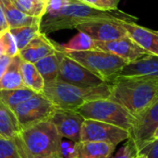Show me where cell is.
Returning <instances> with one entry per match:
<instances>
[{
  "label": "cell",
  "instance_id": "6",
  "mask_svg": "<svg viewBox=\"0 0 158 158\" xmlns=\"http://www.w3.org/2000/svg\"><path fill=\"white\" fill-rule=\"evenodd\" d=\"M76 111L84 119L108 123L128 131L134 121V117L126 108L109 98L89 101Z\"/></svg>",
  "mask_w": 158,
  "mask_h": 158
},
{
  "label": "cell",
  "instance_id": "3",
  "mask_svg": "<svg viewBox=\"0 0 158 158\" xmlns=\"http://www.w3.org/2000/svg\"><path fill=\"white\" fill-rule=\"evenodd\" d=\"M18 138L27 158L62 156V137L50 119L22 129Z\"/></svg>",
  "mask_w": 158,
  "mask_h": 158
},
{
  "label": "cell",
  "instance_id": "25",
  "mask_svg": "<svg viewBox=\"0 0 158 158\" xmlns=\"http://www.w3.org/2000/svg\"><path fill=\"white\" fill-rule=\"evenodd\" d=\"M9 31L16 40L19 52L22 50L34 37H36L41 32L40 25L22 26L9 29Z\"/></svg>",
  "mask_w": 158,
  "mask_h": 158
},
{
  "label": "cell",
  "instance_id": "17",
  "mask_svg": "<svg viewBox=\"0 0 158 158\" xmlns=\"http://www.w3.org/2000/svg\"><path fill=\"white\" fill-rule=\"evenodd\" d=\"M0 5L5 13L9 29L22 26L41 25V18L25 14L16 6L14 0H0Z\"/></svg>",
  "mask_w": 158,
  "mask_h": 158
},
{
  "label": "cell",
  "instance_id": "35",
  "mask_svg": "<svg viewBox=\"0 0 158 158\" xmlns=\"http://www.w3.org/2000/svg\"><path fill=\"white\" fill-rule=\"evenodd\" d=\"M156 140H158V128L156 129V131H155L154 135H153V139H152V141H156Z\"/></svg>",
  "mask_w": 158,
  "mask_h": 158
},
{
  "label": "cell",
  "instance_id": "30",
  "mask_svg": "<svg viewBox=\"0 0 158 158\" xmlns=\"http://www.w3.org/2000/svg\"><path fill=\"white\" fill-rule=\"evenodd\" d=\"M136 155L137 152L134 145L132 144V143L127 140V143L118 150L114 158H134Z\"/></svg>",
  "mask_w": 158,
  "mask_h": 158
},
{
  "label": "cell",
  "instance_id": "15",
  "mask_svg": "<svg viewBox=\"0 0 158 158\" xmlns=\"http://www.w3.org/2000/svg\"><path fill=\"white\" fill-rule=\"evenodd\" d=\"M59 48V44L50 40L46 34L40 32L19 52V56L23 61L35 64L42 58L56 53Z\"/></svg>",
  "mask_w": 158,
  "mask_h": 158
},
{
  "label": "cell",
  "instance_id": "14",
  "mask_svg": "<svg viewBox=\"0 0 158 158\" xmlns=\"http://www.w3.org/2000/svg\"><path fill=\"white\" fill-rule=\"evenodd\" d=\"M118 77L139 78L158 82V56L147 55L140 59L129 62Z\"/></svg>",
  "mask_w": 158,
  "mask_h": 158
},
{
  "label": "cell",
  "instance_id": "2",
  "mask_svg": "<svg viewBox=\"0 0 158 158\" xmlns=\"http://www.w3.org/2000/svg\"><path fill=\"white\" fill-rule=\"evenodd\" d=\"M109 99L126 108L134 118L158 100V82L130 77H118L110 83Z\"/></svg>",
  "mask_w": 158,
  "mask_h": 158
},
{
  "label": "cell",
  "instance_id": "19",
  "mask_svg": "<svg viewBox=\"0 0 158 158\" xmlns=\"http://www.w3.org/2000/svg\"><path fill=\"white\" fill-rule=\"evenodd\" d=\"M22 59L19 55L13 56L11 61L5 71L3 77L0 79V91L1 90H16L26 88L22 80L20 65Z\"/></svg>",
  "mask_w": 158,
  "mask_h": 158
},
{
  "label": "cell",
  "instance_id": "38",
  "mask_svg": "<svg viewBox=\"0 0 158 158\" xmlns=\"http://www.w3.org/2000/svg\"><path fill=\"white\" fill-rule=\"evenodd\" d=\"M38 1H42V2H45V3H46L47 0H38Z\"/></svg>",
  "mask_w": 158,
  "mask_h": 158
},
{
  "label": "cell",
  "instance_id": "28",
  "mask_svg": "<svg viewBox=\"0 0 158 158\" xmlns=\"http://www.w3.org/2000/svg\"><path fill=\"white\" fill-rule=\"evenodd\" d=\"M1 55L10 57L19 55V49L16 40L11 34L9 29L0 33V56Z\"/></svg>",
  "mask_w": 158,
  "mask_h": 158
},
{
  "label": "cell",
  "instance_id": "22",
  "mask_svg": "<svg viewBox=\"0 0 158 158\" xmlns=\"http://www.w3.org/2000/svg\"><path fill=\"white\" fill-rule=\"evenodd\" d=\"M20 70L25 87L32 90L37 94H43L45 82L35 65L33 63L22 60Z\"/></svg>",
  "mask_w": 158,
  "mask_h": 158
},
{
  "label": "cell",
  "instance_id": "24",
  "mask_svg": "<svg viewBox=\"0 0 158 158\" xmlns=\"http://www.w3.org/2000/svg\"><path fill=\"white\" fill-rule=\"evenodd\" d=\"M61 49L64 52H81V51H89L94 50L95 41H94L89 35L84 32L79 31L69 42L66 44L61 45Z\"/></svg>",
  "mask_w": 158,
  "mask_h": 158
},
{
  "label": "cell",
  "instance_id": "18",
  "mask_svg": "<svg viewBox=\"0 0 158 158\" xmlns=\"http://www.w3.org/2000/svg\"><path fill=\"white\" fill-rule=\"evenodd\" d=\"M77 158H112L116 145L99 142H80L76 143Z\"/></svg>",
  "mask_w": 158,
  "mask_h": 158
},
{
  "label": "cell",
  "instance_id": "21",
  "mask_svg": "<svg viewBox=\"0 0 158 158\" xmlns=\"http://www.w3.org/2000/svg\"><path fill=\"white\" fill-rule=\"evenodd\" d=\"M62 53L63 51L60 45V48L56 53L42 58L41 60H39L34 64L38 71L42 75L45 83L57 81L59 64H60Z\"/></svg>",
  "mask_w": 158,
  "mask_h": 158
},
{
  "label": "cell",
  "instance_id": "8",
  "mask_svg": "<svg viewBox=\"0 0 158 158\" xmlns=\"http://www.w3.org/2000/svg\"><path fill=\"white\" fill-rule=\"evenodd\" d=\"M158 128V100L138 115L129 130L128 140L132 143L137 154L147 143L152 142Z\"/></svg>",
  "mask_w": 158,
  "mask_h": 158
},
{
  "label": "cell",
  "instance_id": "37",
  "mask_svg": "<svg viewBox=\"0 0 158 158\" xmlns=\"http://www.w3.org/2000/svg\"><path fill=\"white\" fill-rule=\"evenodd\" d=\"M48 158H64V157L61 156H55V157H48Z\"/></svg>",
  "mask_w": 158,
  "mask_h": 158
},
{
  "label": "cell",
  "instance_id": "29",
  "mask_svg": "<svg viewBox=\"0 0 158 158\" xmlns=\"http://www.w3.org/2000/svg\"><path fill=\"white\" fill-rule=\"evenodd\" d=\"M79 1L96 9H100L104 11H112L118 9V6L120 0H79Z\"/></svg>",
  "mask_w": 158,
  "mask_h": 158
},
{
  "label": "cell",
  "instance_id": "33",
  "mask_svg": "<svg viewBox=\"0 0 158 158\" xmlns=\"http://www.w3.org/2000/svg\"><path fill=\"white\" fill-rule=\"evenodd\" d=\"M11 58L12 57L7 56H4V55L0 56V79L3 77L5 71L6 70V69L11 61Z\"/></svg>",
  "mask_w": 158,
  "mask_h": 158
},
{
  "label": "cell",
  "instance_id": "23",
  "mask_svg": "<svg viewBox=\"0 0 158 158\" xmlns=\"http://www.w3.org/2000/svg\"><path fill=\"white\" fill-rule=\"evenodd\" d=\"M35 94L37 93L33 92L29 88L16 89V90H1L0 100L13 110L16 106L27 101Z\"/></svg>",
  "mask_w": 158,
  "mask_h": 158
},
{
  "label": "cell",
  "instance_id": "36",
  "mask_svg": "<svg viewBox=\"0 0 158 158\" xmlns=\"http://www.w3.org/2000/svg\"><path fill=\"white\" fill-rule=\"evenodd\" d=\"M134 158H147V157H146V156H144V155H143V154H137Z\"/></svg>",
  "mask_w": 158,
  "mask_h": 158
},
{
  "label": "cell",
  "instance_id": "12",
  "mask_svg": "<svg viewBox=\"0 0 158 158\" xmlns=\"http://www.w3.org/2000/svg\"><path fill=\"white\" fill-rule=\"evenodd\" d=\"M50 120L61 137H65L75 143L81 142V131L84 118L77 111L56 107Z\"/></svg>",
  "mask_w": 158,
  "mask_h": 158
},
{
  "label": "cell",
  "instance_id": "7",
  "mask_svg": "<svg viewBox=\"0 0 158 158\" xmlns=\"http://www.w3.org/2000/svg\"><path fill=\"white\" fill-rule=\"evenodd\" d=\"M56 106L43 94H35L27 101L13 109L20 129H25L38 122L49 120Z\"/></svg>",
  "mask_w": 158,
  "mask_h": 158
},
{
  "label": "cell",
  "instance_id": "16",
  "mask_svg": "<svg viewBox=\"0 0 158 158\" xmlns=\"http://www.w3.org/2000/svg\"><path fill=\"white\" fill-rule=\"evenodd\" d=\"M128 35L148 54L158 56V31H154L135 22H123Z\"/></svg>",
  "mask_w": 158,
  "mask_h": 158
},
{
  "label": "cell",
  "instance_id": "4",
  "mask_svg": "<svg viewBox=\"0 0 158 158\" xmlns=\"http://www.w3.org/2000/svg\"><path fill=\"white\" fill-rule=\"evenodd\" d=\"M110 88V83L94 87H80L56 81L44 84L43 94L56 107L76 111L89 101L109 98Z\"/></svg>",
  "mask_w": 158,
  "mask_h": 158
},
{
  "label": "cell",
  "instance_id": "20",
  "mask_svg": "<svg viewBox=\"0 0 158 158\" xmlns=\"http://www.w3.org/2000/svg\"><path fill=\"white\" fill-rule=\"evenodd\" d=\"M21 131L19 121L11 108L0 100V136L15 139Z\"/></svg>",
  "mask_w": 158,
  "mask_h": 158
},
{
  "label": "cell",
  "instance_id": "31",
  "mask_svg": "<svg viewBox=\"0 0 158 158\" xmlns=\"http://www.w3.org/2000/svg\"><path fill=\"white\" fill-rule=\"evenodd\" d=\"M138 154H143L147 158H158V140L144 145Z\"/></svg>",
  "mask_w": 158,
  "mask_h": 158
},
{
  "label": "cell",
  "instance_id": "5",
  "mask_svg": "<svg viewBox=\"0 0 158 158\" xmlns=\"http://www.w3.org/2000/svg\"><path fill=\"white\" fill-rule=\"evenodd\" d=\"M66 54L106 83H111L118 76L121 69L129 63L114 54L99 49L81 52H67Z\"/></svg>",
  "mask_w": 158,
  "mask_h": 158
},
{
  "label": "cell",
  "instance_id": "1",
  "mask_svg": "<svg viewBox=\"0 0 158 158\" xmlns=\"http://www.w3.org/2000/svg\"><path fill=\"white\" fill-rule=\"evenodd\" d=\"M97 19H115L124 22H135L137 17L130 15L119 9L104 11L94 8L79 0H74L70 4L54 12H45L41 20V32L46 34L52 31L72 29L76 26Z\"/></svg>",
  "mask_w": 158,
  "mask_h": 158
},
{
  "label": "cell",
  "instance_id": "9",
  "mask_svg": "<svg viewBox=\"0 0 158 158\" xmlns=\"http://www.w3.org/2000/svg\"><path fill=\"white\" fill-rule=\"evenodd\" d=\"M129 138V131L108 123L84 119L81 131V142H99L118 145Z\"/></svg>",
  "mask_w": 158,
  "mask_h": 158
},
{
  "label": "cell",
  "instance_id": "32",
  "mask_svg": "<svg viewBox=\"0 0 158 158\" xmlns=\"http://www.w3.org/2000/svg\"><path fill=\"white\" fill-rule=\"evenodd\" d=\"M74 0H47L46 1V11L45 12H54L61 9L67 5L70 4Z\"/></svg>",
  "mask_w": 158,
  "mask_h": 158
},
{
  "label": "cell",
  "instance_id": "34",
  "mask_svg": "<svg viewBox=\"0 0 158 158\" xmlns=\"http://www.w3.org/2000/svg\"><path fill=\"white\" fill-rule=\"evenodd\" d=\"M9 29V26H8V23H7V20L6 19V16H5V13L3 11V8L0 5V33L6 30H8Z\"/></svg>",
  "mask_w": 158,
  "mask_h": 158
},
{
  "label": "cell",
  "instance_id": "13",
  "mask_svg": "<svg viewBox=\"0 0 158 158\" xmlns=\"http://www.w3.org/2000/svg\"><path fill=\"white\" fill-rule=\"evenodd\" d=\"M95 47L96 49L114 54L128 62H132L150 55L137 43H135L129 35L118 40L95 42Z\"/></svg>",
  "mask_w": 158,
  "mask_h": 158
},
{
  "label": "cell",
  "instance_id": "11",
  "mask_svg": "<svg viewBox=\"0 0 158 158\" xmlns=\"http://www.w3.org/2000/svg\"><path fill=\"white\" fill-rule=\"evenodd\" d=\"M123 22L115 19H97L80 24L75 29L86 33L95 42H108L128 36Z\"/></svg>",
  "mask_w": 158,
  "mask_h": 158
},
{
  "label": "cell",
  "instance_id": "26",
  "mask_svg": "<svg viewBox=\"0 0 158 158\" xmlns=\"http://www.w3.org/2000/svg\"><path fill=\"white\" fill-rule=\"evenodd\" d=\"M0 158H27L18 137L6 139L0 136Z\"/></svg>",
  "mask_w": 158,
  "mask_h": 158
},
{
  "label": "cell",
  "instance_id": "27",
  "mask_svg": "<svg viewBox=\"0 0 158 158\" xmlns=\"http://www.w3.org/2000/svg\"><path fill=\"white\" fill-rule=\"evenodd\" d=\"M16 6L25 14L36 17L43 18L46 11V3L38 1V0H14Z\"/></svg>",
  "mask_w": 158,
  "mask_h": 158
},
{
  "label": "cell",
  "instance_id": "10",
  "mask_svg": "<svg viewBox=\"0 0 158 158\" xmlns=\"http://www.w3.org/2000/svg\"><path fill=\"white\" fill-rule=\"evenodd\" d=\"M57 81L80 87H94L106 83L65 52L60 59Z\"/></svg>",
  "mask_w": 158,
  "mask_h": 158
}]
</instances>
